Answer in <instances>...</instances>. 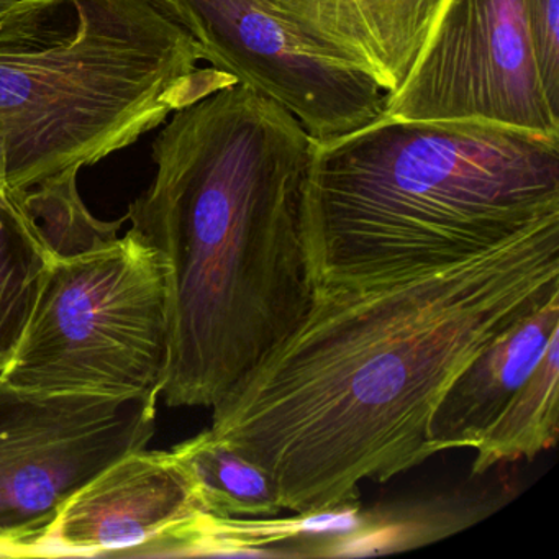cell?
Here are the masks:
<instances>
[{"label": "cell", "instance_id": "1", "mask_svg": "<svg viewBox=\"0 0 559 559\" xmlns=\"http://www.w3.org/2000/svg\"><path fill=\"white\" fill-rule=\"evenodd\" d=\"M559 294V218L469 260L322 283L302 322L212 407L211 431L263 467L284 510L358 506L433 456L428 424L457 374Z\"/></svg>", "mask_w": 559, "mask_h": 559}, {"label": "cell", "instance_id": "2", "mask_svg": "<svg viewBox=\"0 0 559 559\" xmlns=\"http://www.w3.org/2000/svg\"><path fill=\"white\" fill-rule=\"evenodd\" d=\"M313 148L241 83L176 110L153 142L155 176L126 215L168 266V407H214L309 312Z\"/></svg>", "mask_w": 559, "mask_h": 559}, {"label": "cell", "instance_id": "3", "mask_svg": "<svg viewBox=\"0 0 559 559\" xmlns=\"http://www.w3.org/2000/svg\"><path fill=\"white\" fill-rule=\"evenodd\" d=\"M317 286L440 270L559 218V136L381 116L316 142Z\"/></svg>", "mask_w": 559, "mask_h": 559}, {"label": "cell", "instance_id": "4", "mask_svg": "<svg viewBox=\"0 0 559 559\" xmlns=\"http://www.w3.org/2000/svg\"><path fill=\"white\" fill-rule=\"evenodd\" d=\"M0 27V133L8 185L24 198L135 145L176 110L238 83L152 0H68Z\"/></svg>", "mask_w": 559, "mask_h": 559}, {"label": "cell", "instance_id": "5", "mask_svg": "<svg viewBox=\"0 0 559 559\" xmlns=\"http://www.w3.org/2000/svg\"><path fill=\"white\" fill-rule=\"evenodd\" d=\"M169 353L168 266L142 235L55 254L0 378L47 392L159 395Z\"/></svg>", "mask_w": 559, "mask_h": 559}, {"label": "cell", "instance_id": "6", "mask_svg": "<svg viewBox=\"0 0 559 559\" xmlns=\"http://www.w3.org/2000/svg\"><path fill=\"white\" fill-rule=\"evenodd\" d=\"M382 116L490 123L559 136V99L536 57L526 0H444Z\"/></svg>", "mask_w": 559, "mask_h": 559}, {"label": "cell", "instance_id": "7", "mask_svg": "<svg viewBox=\"0 0 559 559\" xmlns=\"http://www.w3.org/2000/svg\"><path fill=\"white\" fill-rule=\"evenodd\" d=\"M159 399L35 391L0 378V558L84 480L148 447Z\"/></svg>", "mask_w": 559, "mask_h": 559}, {"label": "cell", "instance_id": "8", "mask_svg": "<svg viewBox=\"0 0 559 559\" xmlns=\"http://www.w3.org/2000/svg\"><path fill=\"white\" fill-rule=\"evenodd\" d=\"M181 25L215 70L289 110L316 142L382 116L384 91L310 50L258 0H152Z\"/></svg>", "mask_w": 559, "mask_h": 559}, {"label": "cell", "instance_id": "9", "mask_svg": "<svg viewBox=\"0 0 559 559\" xmlns=\"http://www.w3.org/2000/svg\"><path fill=\"white\" fill-rule=\"evenodd\" d=\"M195 512L173 451L142 448L84 480L40 528L5 546L2 558H143Z\"/></svg>", "mask_w": 559, "mask_h": 559}, {"label": "cell", "instance_id": "10", "mask_svg": "<svg viewBox=\"0 0 559 559\" xmlns=\"http://www.w3.org/2000/svg\"><path fill=\"white\" fill-rule=\"evenodd\" d=\"M310 50L392 94L407 80L444 0H258Z\"/></svg>", "mask_w": 559, "mask_h": 559}, {"label": "cell", "instance_id": "11", "mask_svg": "<svg viewBox=\"0 0 559 559\" xmlns=\"http://www.w3.org/2000/svg\"><path fill=\"white\" fill-rule=\"evenodd\" d=\"M559 332V294L484 348L441 395L430 424L433 453L476 448Z\"/></svg>", "mask_w": 559, "mask_h": 559}, {"label": "cell", "instance_id": "12", "mask_svg": "<svg viewBox=\"0 0 559 559\" xmlns=\"http://www.w3.org/2000/svg\"><path fill=\"white\" fill-rule=\"evenodd\" d=\"M240 519L195 512L171 530L162 542L146 549L143 558L191 556H287L284 546L300 556L297 546H313V556H325L333 543L353 535L365 523L358 506L323 512L296 513L290 519L273 516Z\"/></svg>", "mask_w": 559, "mask_h": 559}, {"label": "cell", "instance_id": "13", "mask_svg": "<svg viewBox=\"0 0 559 559\" xmlns=\"http://www.w3.org/2000/svg\"><path fill=\"white\" fill-rule=\"evenodd\" d=\"M171 451L188 474L199 512L240 519H270L283 512L273 477L218 440L211 428Z\"/></svg>", "mask_w": 559, "mask_h": 559}, {"label": "cell", "instance_id": "14", "mask_svg": "<svg viewBox=\"0 0 559 559\" xmlns=\"http://www.w3.org/2000/svg\"><path fill=\"white\" fill-rule=\"evenodd\" d=\"M558 435L559 332L551 336L535 369L474 448L471 474L480 476L500 463L533 460L551 450Z\"/></svg>", "mask_w": 559, "mask_h": 559}, {"label": "cell", "instance_id": "15", "mask_svg": "<svg viewBox=\"0 0 559 559\" xmlns=\"http://www.w3.org/2000/svg\"><path fill=\"white\" fill-rule=\"evenodd\" d=\"M53 257L24 198H0V371L27 326Z\"/></svg>", "mask_w": 559, "mask_h": 559}, {"label": "cell", "instance_id": "16", "mask_svg": "<svg viewBox=\"0 0 559 559\" xmlns=\"http://www.w3.org/2000/svg\"><path fill=\"white\" fill-rule=\"evenodd\" d=\"M25 207L40 228L41 237L57 257H71L116 240L127 224L94 217L78 189V176L51 179L24 195Z\"/></svg>", "mask_w": 559, "mask_h": 559}, {"label": "cell", "instance_id": "17", "mask_svg": "<svg viewBox=\"0 0 559 559\" xmlns=\"http://www.w3.org/2000/svg\"><path fill=\"white\" fill-rule=\"evenodd\" d=\"M526 11L543 80L559 99V0H526Z\"/></svg>", "mask_w": 559, "mask_h": 559}, {"label": "cell", "instance_id": "18", "mask_svg": "<svg viewBox=\"0 0 559 559\" xmlns=\"http://www.w3.org/2000/svg\"><path fill=\"white\" fill-rule=\"evenodd\" d=\"M68 0H0V27L25 19L50 15Z\"/></svg>", "mask_w": 559, "mask_h": 559}, {"label": "cell", "instance_id": "19", "mask_svg": "<svg viewBox=\"0 0 559 559\" xmlns=\"http://www.w3.org/2000/svg\"><path fill=\"white\" fill-rule=\"evenodd\" d=\"M17 195L9 189L8 185V159H5L4 136L0 133V198Z\"/></svg>", "mask_w": 559, "mask_h": 559}]
</instances>
